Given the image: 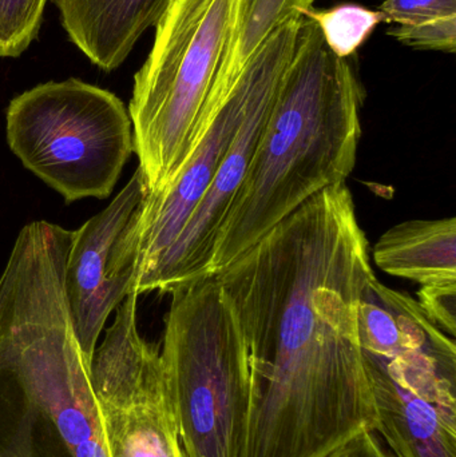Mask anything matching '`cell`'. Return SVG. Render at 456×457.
I'll return each mask as SVG.
<instances>
[{
    "label": "cell",
    "mask_w": 456,
    "mask_h": 457,
    "mask_svg": "<svg viewBox=\"0 0 456 457\" xmlns=\"http://www.w3.org/2000/svg\"><path fill=\"white\" fill-rule=\"evenodd\" d=\"M48 0H0V58H18L37 39Z\"/></svg>",
    "instance_id": "9a60e30c"
},
{
    "label": "cell",
    "mask_w": 456,
    "mask_h": 457,
    "mask_svg": "<svg viewBox=\"0 0 456 457\" xmlns=\"http://www.w3.org/2000/svg\"><path fill=\"white\" fill-rule=\"evenodd\" d=\"M237 0H171L134 77L129 114L149 195L181 174L205 133Z\"/></svg>",
    "instance_id": "277c9868"
},
{
    "label": "cell",
    "mask_w": 456,
    "mask_h": 457,
    "mask_svg": "<svg viewBox=\"0 0 456 457\" xmlns=\"http://www.w3.org/2000/svg\"><path fill=\"white\" fill-rule=\"evenodd\" d=\"M72 238L26 225L0 276V457H109L64 297Z\"/></svg>",
    "instance_id": "7a4b0ae2"
},
{
    "label": "cell",
    "mask_w": 456,
    "mask_h": 457,
    "mask_svg": "<svg viewBox=\"0 0 456 457\" xmlns=\"http://www.w3.org/2000/svg\"><path fill=\"white\" fill-rule=\"evenodd\" d=\"M302 21V13L292 16L267 40L264 67L232 145L178 238L152 273L139 282L137 295L153 290L173 293L198 279L211 277V263L220 228L245 179L284 72L294 55Z\"/></svg>",
    "instance_id": "ba28073f"
},
{
    "label": "cell",
    "mask_w": 456,
    "mask_h": 457,
    "mask_svg": "<svg viewBox=\"0 0 456 457\" xmlns=\"http://www.w3.org/2000/svg\"><path fill=\"white\" fill-rule=\"evenodd\" d=\"M163 372L187 457H244L251 368L235 308L216 277L174 290Z\"/></svg>",
    "instance_id": "5b68a950"
},
{
    "label": "cell",
    "mask_w": 456,
    "mask_h": 457,
    "mask_svg": "<svg viewBox=\"0 0 456 457\" xmlns=\"http://www.w3.org/2000/svg\"><path fill=\"white\" fill-rule=\"evenodd\" d=\"M377 434L395 457H456V370L364 353Z\"/></svg>",
    "instance_id": "30bf717a"
},
{
    "label": "cell",
    "mask_w": 456,
    "mask_h": 457,
    "mask_svg": "<svg viewBox=\"0 0 456 457\" xmlns=\"http://www.w3.org/2000/svg\"><path fill=\"white\" fill-rule=\"evenodd\" d=\"M136 293L115 311L96 346L91 386L109 457H187L163 372L161 349L142 337Z\"/></svg>",
    "instance_id": "52a82bcc"
},
{
    "label": "cell",
    "mask_w": 456,
    "mask_h": 457,
    "mask_svg": "<svg viewBox=\"0 0 456 457\" xmlns=\"http://www.w3.org/2000/svg\"><path fill=\"white\" fill-rule=\"evenodd\" d=\"M379 10L387 23L417 26L456 16V0H386Z\"/></svg>",
    "instance_id": "e0dca14e"
},
{
    "label": "cell",
    "mask_w": 456,
    "mask_h": 457,
    "mask_svg": "<svg viewBox=\"0 0 456 457\" xmlns=\"http://www.w3.org/2000/svg\"><path fill=\"white\" fill-rule=\"evenodd\" d=\"M5 120L11 152L69 204L110 197L134 153L125 104L75 78L15 96Z\"/></svg>",
    "instance_id": "8992f818"
},
{
    "label": "cell",
    "mask_w": 456,
    "mask_h": 457,
    "mask_svg": "<svg viewBox=\"0 0 456 457\" xmlns=\"http://www.w3.org/2000/svg\"><path fill=\"white\" fill-rule=\"evenodd\" d=\"M214 277L248 348L244 457H326L377 432L358 316L377 276L347 184L313 195Z\"/></svg>",
    "instance_id": "6da1fadb"
},
{
    "label": "cell",
    "mask_w": 456,
    "mask_h": 457,
    "mask_svg": "<svg viewBox=\"0 0 456 457\" xmlns=\"http://www.w3.org/2000/svg\"><path fill=\"white\" fill-rule=\"evenodd\" d=\"M326 457H395L379 435L371 429L356 435L350 442Z\"/></svg>",
    "instance_id": "d6986e66"
},
{
    "label": "cell",
    "mask_w": 456,
    "mask_h": 457,
    "mask_svg": "<svg viewBox=\"0 0 456 457\" xmlns=\"http://www.w3.org/2000/svg\"><path fill=\"white\" fill-rule=\"evenodd\" d=\"M303 16L315 21L329 50L339 58H352L380 23H387L380 10L345 3L326 10L308 8Z\"/></svg>",
    "instance_id": "5bb4252c"
},
{
    "label": "cell",
    "mask_w": 456,
    "mask_h": 457,
    "mask_svg": "<svg viewBox=\"0 0 456 457\" xmlns=\"http://www.w3.org/2000/svg\"><path fill=\"white\" fill-rule=\"evenodd\" d=\"M71 42L104 71L118 69L171 0H50Z\"/></svg>",
    "instance_id": "8fae6325"
},
{
    "label": "cell",
    "mask_w": 456,
    "mask_h": 457,
    "mask_svg": "<svg viewBox=\"0 0 456 457\" xmlns=\"http://www.w3.org/2000/svg\"><path fill=\"white\" fill-rule=\"evenodd\" d=\"M420 308L450 337L456 335V284L430 285L418 292Z\"/></svg>",
    "instance_id": "ac0fdd59"
},
{
    "label": "cell",
    "mask_w": 456,
    "mask_h": 457,
    "mask_svg": "<svg viewBox=\"0 0 456 457\" xmlns=\"http://www.w3.org/2000/svg\"><path fill=\"white\" fill-rule=\"evenodd\" d=\"M377 268L422 287L456 284V220H411L386 231L372 250Z\"/></svg>",
    "instance_id": "7c38bea8"
},
{
    "label": "cell",
    "mask_w": 456,
    "mask_h": 457,
    "mask_svg": "<svg viewBox=\"0 0 456 457\" xmlns=\"http://www.w3.org/2000/svg\"><path fill=\"white\" fill-rule=\"evenodd\" d=\"M318 0H237L227 53L213 94L227 93L270 35Z\"/></svg>",
    "instance_id": "4fadbf2b"
},
{
    "label": "cell",
    "mask_w": 456,
    "mask_h": 457,
    "mask_svg": "<svg viewBox=\"0 0 456 457\" xmlns=\"http://www.w3.org/2000/svg\"><path fill=\"white\" fill-rule=\"evenodd\" d=\"M147 195L146 179L137 168L109 206L74 230L64 268V297L80 351L90 367L110 314L136 293Z\"/></svg>",
    "instance_id": "9c48e42d"
},
{
    "label": "cell",
    "mask_w": 456,
    "mask_h": 457,
    "mask_svg": "<svg viewBox=\"0 0 456 457\" xmlns=\"http://www.w3.org/2000/svg\"><path fill=\"white\" fill-rule=\"evenodd\" d=\"M366 88L303 16L294 55L245 179L220 228L211 276L327 187L347 184L358 158Z\"/></svg>",
    "instance_id": "3957f363"
},
{
    "label": "cell",
    "mask_w": 456,
    "mask_h": 457,
    "mask_svg": "<svg viewBox=\"0 0 456 457\" xmlns=\"http://www.w3.org/2000/svg\"><path fill=\"white\" fill-rule=\"evenodd\" d=\"M387 34L402 45L420 51H456V16L417 26H395Z\"/></svg>",
    "instance_id": "2e32d148"
}]
</instances>
